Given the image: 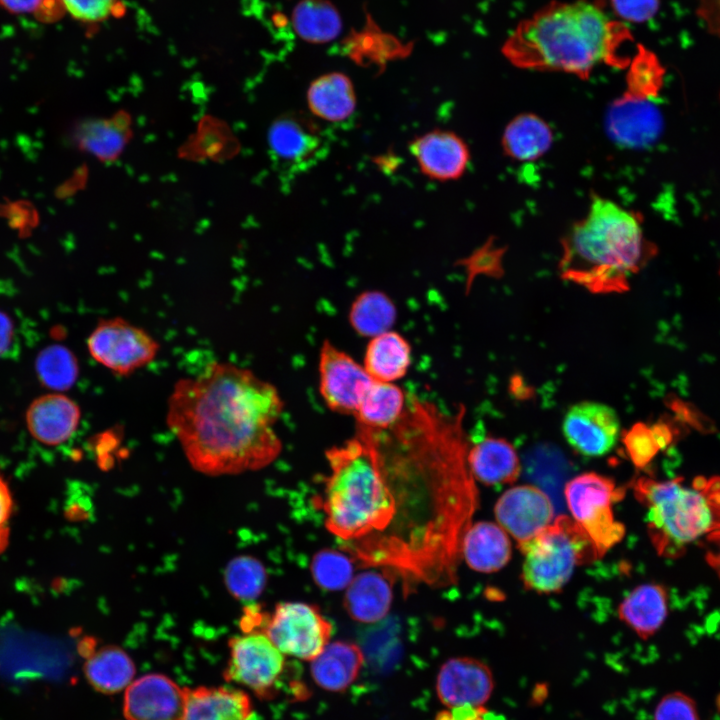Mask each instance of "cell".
Returning <instances> with one entry per match:
<instances>
[{"instance_id":"ba28073f","label":"cell","mask_w":720,"mask_h":720,"mask_svg":"<svg viewBox=\"0 0 720 720\" xmlns=\"http://www.w3.org/2000/svg\"><path fill=\"white\" fill-rule=\"evenodd\" d=\"M91 357L120 376H129L156 358L160 344L146 330L122 317L104 318L87 339Z\"/></svg>"},{"instance_id":"ac0fdd59","label":"cell","mask_w":720,"mask_h":720,"mask_svg":"<svg viewBox=\"0 0 720 720\" xmlns=\"http://www.w3.org/2000/svg\"><path fill=\"white\" fill-rule=\"evenodd\" d=\"M420 172L435 181L462 177L470 162L466 142L455 132L433 129L415 136L408 145Z\"/></svg>"},{"instance_id":"f6af8a7d","label":"cell","mask_w":720,"mask_h":720,"mask_svg":"<svg viewBox=\"0 0 720 720\" xmlns=\"http://www.w3.org/2000/svg\"><path fill=\"white\" fill-rule=\"evenodd\" d=\"M14 339V327L7 314L0 311V358L10 350Z\"/></svg>"},{"instance_id":"60d3db41","label":"cell","mask_w":720,"mask_h":720,"mask_svg":"<svg viewBox=\"0 0 720 720\" xmlns=\"http://www.w3.org/2000/svg\"><path fill=\"white\" fill-rule=\"evenodd\" d=\"M0 8L17 16H30L43 24L58 22L66 16L60 0H0Z\"/></svg>"},{"instance_id":"d4e9b609","label":"cell","mask_w":720,"mask_h":720,"mask_svg":"<svg viewBox=\"0 0 720 720\" xmlns=\"http://www.w3.org/2000/svg\"><path fill=\"white\" fill-rule=\"evenodd\" d=\"M252 713L249 696L230 687L186 688L183 720H248Z\"/></svg>"},{"instance_id":"9a60e30c","label":"cell","mask_w":720,"mask_h":720,"mask_svg":"<svg viewBox=\"0 0 720 720\" xmlns=\"http://www.w3.org/2000/svg\"><path fill=\"white\" fill-rule=\"evenodd\" d=\"M494 514L498 524L521 545L535 537L554 520V506L540 488L518 485L497 500Z\"/></svg>"},{"instance_id":"e0dca14e","label":"cell","mask_w":720,"mask_h":720,"mask_svg":"<svg viewBox=\"0 0 720 720\" xmlns=\"http://www.w3.org/2000/svg\"><path fill=\"white\" fill-rule=\"evenodd\" d=\"M186 688L163 674H147L125 691L123 712L127 720H183Z\"/></svg>"},{"instance_id":"d6986e66","label":"cell","mask_w":720,"mask_h":720,"mask_svg":"<svg viewBox=\"0 0 720 720\" xmlns=\"http://www.w3.org/2000/svg\"><path fill=\"white\" fill-rule=\"evenodd\" d=\"M81 409L62 393L45 394L35 399L27 409L26 424L37 441L50 446L62 444L76 432Z\"/></svg>"},{"instance_id":"83f0119b","label":"cell","mask_w":720,"mask_h":720,"mask_svg":"<svg viewBox=\"0 0 720 720\" xmlns=\"http://www.w3.org/2000/svg\"><path fill=\"white\" fill-rule=\"evenodd\" d=\"M553 138L552 128L543 118L534 113H521L506 125L501 145L511 159L528 162L548 152Z\"/></svg>"},{"instance_id":"f35d334b","label":"cell","mask_w":720,"mask_h":720,"mask_svg":"<svg viewBox=\"0 0 720 720\" xmlns=\"http://www.w3.org/2000/svg\"><path fill=\"white\" fill-rule=\"evenodd\" d=\"M662 74V68L656 57L643 47H639L630 64L627 77L628 90L655 97Z\"/></svg>"},{"instance_id":"cb8c5ba5","label":"cell","mask_w":720,"mask_h":720,"mask_svg":"<svg viewBox=\"0 0 720 720\" xmlns=\"http://www.w3.org/2000/svg\"><path fill=\"white\" fill-rule=\"evenodd\" d=\"M467 460L474 479L487 486L511 484L521 474L519 456L503 438L488 437L469 447Z\"/></svg>"},{"instance_id":"ee69618b","label":"cell","mask_w":720,"mask_h":720,"mask_svg":"<svg viewBox=\"0 0 720 720\" xmlns=\"http://www.w3.org/2000/svg\"><path fill=\"white\" fill-rule=\"evenodd\" d=\"M670 407L675 412L678 419L688 423L698 430L703 431L711 427V424H706V418L697 409L690 407L688 403H685L682 400H671Z\"/></svg>"},{"instance_id":"f1b7e54d","label":"cell","mask_w":720,"mask_h":720,"mask_svg":"<svg viewBox=\"0 0 720 720\" xmlns=\"http://www.w3.org/2000/svg\"><path fill=\"white\" fill-rule=\"evenodd\" d=\"M290 21L301 40L315 45L336 40L343 30L342 16L330 0H299Z\"/></svg>"},{"instance_id":"1f68e13d","label":"cell","mask_w":720,"mask_h":720,"mask_svg":"<svg viewBox=\"0 0 720 720\" xmlns=\"http://www.w3.org/2000/svg\"><path fill=\"white\" fill-rule=\"evenodd\" d=\"M344 47L346 54L355 63L382 68L390 61L407 56L411 50L409 45L402 44L391 34L382 32L370 23L362 30L352 32Z\"/></svg>"},{"instance_id":"7bdbcfd3","label":"cell","mask_w":720,"mask_h":720,"mask_svg":"<svg viewBox=\"0 0 720 720\" xmlns=\"http://www.w3.org/2000/svg\"><path fill=\"white\" fill-rule=\"evenodd\" d=\"M610 4L618 18L639 24L655 16L660 0H610Z\"/></svg>"},{"instance_id":"f546056e","label":"cell","mask_w":720,"mask_h":720,"mask_svg":"<svg viewBox=\"0 0 720 720\" xmlns=\"http://www.w3.org/2000/svg\"><path fill=\"white\" fill-rule=\"evenodd\" d=\"M408 400L402 388L389 382L373 381L354 415L357 426L383 430L402 416Z\"/></svg>"},{"instance_id":"4dcf8cb0","label":"cell","mask_w":720,"mask_h":720,"mask_svg":"<svg viewBox=\"0 0 720 720\" xmlns=\"http://www.w3.org/2000/svg\"><path fill=\"white\" fill-rule=\"evenodd\" d=\"M84 672L94 689L104 694H114L132 683L135 665L123 649L106 646L88 654Z\"/></svg>"},{"instance_id":"5b68a950","label":"cell","mask_w":720,"mask_h":720,"mask_svg":"<svg viewBox=\"0 0 720 720\" xmlns=\"http://www.w3.org/2000/svg\"><path fill=\"white\" fill-rule=\"evenodd\" d=\"M633 490L647 508L648 534L661 556L679 557L688 544L720 531V477H698L692 486L682 478L640 477Z\"/></svg>"},{"instance_id":"3957f363","label":"cell","mask_w":720,"mask_h":720,"mask_svg":"<svg viewBox=\"0 0 720 720\" xmlns=\"http://www.w3.org/2000/svg\"><path fill=\"white\" fill-rule=\"evenodd\" d=\"M630 39L627 27L610 18L599 0L552 1L516 26L502 52L521 69L587 79L602 64L627 65L630 58L620 51Z\"/></svg>"},{"instance_id":"74e56055","label":"cell","mask_w":720,"mask_h":720,"mask_svg":"<svg viewBox=\"0 0 720 720\" xmlns=\"http://www.w3.org/2000/svg\"><path fill=\"white\" fill-rule=\"evenodd\" d=\"M69 15L89 31L111 19H120L127 13L124 0H60Z\"/></svg>"},{"instance_id":"52a82bcc","label":"cell","mask_w":720,"mask_h":720,"mask_svg":"<svg viewBox=\"0 0 720 720\" xmlns=\"http://www.w3.org/2000/svg\"><path fill=\"white\" fill-rule=\"evenodd\" d=\"M564 495L572 518L592 541L600 558L623 539L625 526L615 520L612 504L624 493L613 479L586 472L566 483Z\"/></svg>"},{"instance_id":"c3c4849f","label":"cell","mask_w":720,"mask_h":720,"mask_svg":"<svg viewBox=\"0 0 720 720\" xmlns=\"http://www.w3.org/2000/svg\"><path fill=\"white\" fill-rule=\"evenodd\" d=\"M713 544L712 549L707 553L706 559L720 577V531L707 537Z\"/></svg>"},{"instance_id":"f907efd6","label":"cell","mask_w":720,"mask_h":720,"mask_svg":"<svg viewBox=\"0 0 720 720\" xmlns=\"http://www.w3.org/2000/svg\"><path fill=\"white\" fill-rule=\"evenodd\" d=\"M716 706L718 708V711L720 712V694L716 698Z\"/></svg>"},{"instance_id":"8fae6325","label":"cell","mask_w":720,"mask_h":720,"mask_svg":"<svg viewBox=\"0 0 720 720\" xmlns=\"http://www.w3.org/2000/svg\"><path fill=\"white\" fill-rule=\"evenodd\" d=\"M318 371L319 392L326 406L354 416L374 381L364 366L327 339L320 347Z\"/></svg>"},{"instance_id":"7402d4cb","label":"cell","mask_w":720,"mask_h":720,"mask_svg":"<svg viewBox=\"0 0 720 720\" xmlns=\"http://www.w3.org/2000/svg\"><path fill=\"white\" fill-rule=\"evenodd\" d=\"M461 554L471 569L493 573L510 561L512 546L508 533L499 524L480 521L470 525L466 531Z\"/></svg>"},{"instance_id":"2e32d148","label":"cell","mask_w":720,"mask_h":720,"mask_svg":"<svg viewBox=\"0 0 720 720\" xmlns=\"http://www.w3.org/2000/svg\"><path fill=\"white\" fill-rule=\"evenodd\" d=\"M494 690V677L488 665L472 657H452L440 667L436 692L450 709L482 707Z\"/></svg>"},{"instance_id":"e575fe53","label":"cell","mask_w":720,"mask_h":720,"mask_svg":"<svg viewBox=\"0 0 720 720\" xmlns=\"http://www.w3.org/2000/svg\"><path fill=\"white\" fill-rule=\"evenodd\" d=\"M266 579L264 565L248 555L232 559L224 572V581L229 592L236 599L247 602L259 597L266 585Z\"/></svg>"},{"instance_id":"ffe728a7","label":"cell","mask_w":720,"mask_h":720,"mask_svg":"<svg viewBox=\"0 0 720 720\" xmlns=\"http://www.w3.org/2000/svg\"><path fill=\"white\" fill-rule=\"evenodd\" d=\"M380 569L358 574L346 587L344 608L357 622L376 623L390 610L397 575L388 569Z\"/></svg>"},{"instance_id":"681fc988","label":"cell","mask_w":720,"mask_h":720,"mask_svg":"<svg viewBox=\"0 0 720 720\" xmlns=\"http://www.w3.org/2000/svg\"><path fill=\"white\" fill-rule=\"evenodd\" d=\"M9 542V529L4 527L0 529V553L5 550Z\"/></svg>"},{"instance_id":"b9f144b4","label":"cell","mask_w":720,"mask_h":720,"mask_svg":"<svg viewBox=\"0 0 720 720\" xmlns=\"http://www.w3.org/2000/svg\"><path fill=\"white\" fill-rule=\"evenodd\" d=\"M653 720H701L695 700L682 691L665 694L656 704Z\"/></svg>"},{"instance_id":"7a4b0ae2","label":"cell","mask_w":720,"mask_h":720,"mask_svg":"<svg viewBox=\"0 0 720 720\" xmlns=\"http://www.w3.org/2000/svg\"><path fill=\"white\" fill-rule=\"evenodd\" d=\"M283 409L273 384L250 369L215 361L174 384L166 424L196 471L234 475L262 469L279 456L274 425Z\"/></svg>"},{"instance_id":"9c48e42d","label":"cell","mask_w":720,"mask_h":720,"mask_svg":"<svg viewBox=\"0 0 720 720\" xmlns=\"http://www.w3.org/2000/svg\"><path fill=\"white\" fill-rule=\"evenodd\" d=\"M333 625L319 608L303 602L277 603L261 633L284 654L311 661L329 643Z\"/></svg>"},{"instance_id":"44dd1931","label":"cell","mask_w":720,"mask_h":720,"mask_svg":"<svg viewBox=\"0 0 720 720\" xmlns=\"http://www.w3.org/2000/svg\"><path fill=\"white\" fill-rule=\"evenodd\" d=\"M310 113L321 120L338 123L348 119L357 106V95L351 78L332 71L313 79L306 92Z\"/></svg>"},{"instance_id":"7c38bea8","label":"cell","mask_w":720,"mask_h":720,"mask_svg":"<svg viewBox=\"0 0 720 720\" xmlns=\"http://www.w3.org/2000/svg\"><path fill=\"white\" fill-rule=\"evenodd\" d=\"M268 145L272 155L296 173L312 167L327 150L317 123L301 112L287 113L274 120L268 131Z\"/></svg>"},{"instance_id":"ab89813d","label":"cell","mask_w":720,"mask_h":720,"mask_svg":"<svg viewBox=\"0 0 720 720\" xmlns=\"http://www.w3.org/2000/svg\"><path fill=\"white\" fill-rule=\"evenodd\" d=\"M623 444L632 463L639 469L646 467L661 450L651 427L643 422L633 424L624 432Z\"/></svg>"},{"instance_id":"4316f807","label":"cell","mask_w":720,"mask_h":720,"mask_svg":"<svg viewBox=\"0 0 720 720\" xmlns=\"http://www.w3.org/2000/svg\"><path fill=\"white\" fill-rule=\"evenodd\" d=\"M411 360L409 342L398 332L389 330L370 338L363 366L373 380L393 383L406 375Z\"/></svg>"},{"instance_id":"d6a6232c","label":"cell","mask_w":720,"mask_h":720,"mask_svg":"<svg viewBox=\"0 0 720 720\" xmlns=\"http://www.w3.org/2000/svg\"><path fill=\"white\" fill-rule=\"evenodd\" d=\"M396 316V306L388 295L378 290H366L352 302L348 319L357 334L372 338L391 330Z\"/></svg>"},{"instance_id":"603a6c76","label":"cell","mask_w":720,"mask_h":720,"mask_svg":"<svg viewBox=\"0 0 720 720\" xmlns=\"http://www.w3.org/2000/svg\"><path fill=\"white\" fill-rule=\"evenodd\" d=\"M364 654L355 643L334 641L311 660L310 672L314 682L322 689L343 692L360 674Z\"/></svg>"},{"instance_id":"30bf717a","label":"cell","mask_w":720,"mask_h":720,"mask_svg":"<svg viewBox=\"0 0 720 720\" xmlns=\"http://www.w3.org/2000/svg\"><path fill=\"white\" fill-rule=\"evenodd\" d=\"M227 681L249 688L261 699L276 695L288 664L285 655L263 633H244L229 641Z\"/></svg>"},{"instance_id":"4fadbf2b","label":"cell","mask_w":720,"mask_h":720,"mask_svg":"<svg viewBox=\"0 0 720 720\" xmlns=\"http://www.w3.org/2000/svg\"><path fill=\"white\" fill-rule=\"evenodd\" d=\"M652 96L628 90L609 107L608 136L619 146L644 148L661 135L663 117Z\"/></svg>"},{"instance_id":"5bb4252c","label":"cell","mask_w":720,"mask_h":720,"mask_svg":"<svg viewBox=\"0 0 720 720\" xmlns=\"http://www.w3.org/2000/svg\"><path fill=\"white\" fill-rule=\"evenodd\" d=\"M620 430L616 411L603 403L582 401L566 412L562 431L568 444L579 454L600 457L615 446Z\"/></svg>"},{"instance_id":"8d00e7d4","label":"cell","mask_w":720,"mask_h":720,"mask_svg":"<svg viewBox=\"0 0 720 720\" xmlns=\"http://www.w3.org/2000/svg\"><path fill=\"white\" fill-rule=\"evenodd\" d=\"M76 137L83 149L101 159L114 158L126 141L123 128L109 120L88 121L82 124Z\"/></svg>"},{"instance_id":"7dc6e473","label":"cell","mask_w":720,"mask_h":720,"mask_svg":"<svg viewBox=\"0 0 720 720\" xmlns=\"http://www.w3.org/2000/svg\"><path fill=\"white\" fill-rule=\"evenodd\" d=\"M651 430L661 450L667 448L674 440L673 427L665 421H660L651 426Z\"/></svg>"},{"instance_id":"277c9868","label":"cell","mask_w":720,"mask_h":720,"mask_svg":"<svg viewBox=\"0 0 720 720\" xmlns=\"http://www.w3.org/2000/svg\"><path fill=\"white\" fill-rule=\"evenodd\" d=\"M561 245V278L594 294L627 291L630 277L654 251L640 218L598 195H593L586 215L571 226Z\"/></svg>"},{"instance_id":"6da1fadb","label":"cell","mask_w":720,"mask_h":720,"mask_svg":"<svg viewBox=\"0 0 720 720\" xmlns=\"http://www.w3.org/2000/svg\"><path fill=\"white\" fill-rule=\"evenodd\" d=\"M464 416L463 406L447 413L411 394L391 427H357L372 444L379 471L368 535L355 559L400 576L405 591L456 582L462 540L479 504Z\"/></svg>"},{"instance_id":"bcb514c9","label":"cell","mask_w":720,"mask_h":720,"mask_svg":"<svg viewBox=\"0 0 720 720\" xmlns=\"http://www.w3.org/2000/svg\"><path fill=\"white\" fill-rule=\"evenodd\" d=\"M12 497L8 485L0 476V529L6 527V522L12 511Z\"/></svg>"},{"instance_id":"d590c367","label":"cell","mask_w":720,"mask_h":720,"mask_svg":"<svg viewBox=\"0 0 720 720\" xmlns=\"http://www.w3.org/2000/svg\"><path fill=\"white\" fill-rule=\"evenodd\" d=\"M310 569L314 582L327 591L342 590L354 578L353 558L333 549H322L315 553Z\"/></svg>"},{"instance_id":"8992f818","label":"cell","mask_w":720,"mask_h":720,"mask_svg":"<svg viewBox=\"0 0 720 720\" xmlns=\"http://www.w3.org/2000/svg\"><path fill=\"white\" fill-rule=\"evenodd\" d=\"M518 547L524 555L523 585L526 590L539 594L560 591L577 566L600 558L587 534L566 515L557 516L535 537Z\"/></svg>"},{"instance_id":"836d02e7","label":"cell","mask_w":720,"mask_h":720,"mask_svg":"<svg viewBox=\"0 0 720 720\" xmlns=\"http://www.w3.org/2000/svg\"><path fill=\"white\" fill-rule=\"evenodd\" d=\"M35 366L40 382L55 391L68 390L79 375L77 358L68 348L59 344L43 349Z\"/></svg>"},{"instance_id":"484cf974","label":"cell","mask_w":720,"mask_h":720,"mask_svg":"<svg viewBox=\"0 0 720 720\" xmlns=\"http://www.w3.org/2000/svg\"><path fill=\"white\" fill-rule=\"evenodd\" d=\"M667 613V591L655 583L635 587L618 607L619 619L644 640L660 629Z\"/></svg>"}]
</instances>
